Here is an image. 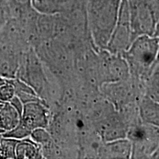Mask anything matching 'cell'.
Segmentation results:
<instances>
[{
    "instance_id": "cell-7",
    "label": "cell",
    "mask_w": 159,
    "mask_h": 159,
    "mask_svg": "<svg viewBox=\"0 0 159 159\" xmlns=\"http://www.w3.org/2000/svg\"><path fill=\"white\" fill-rule=\"evenodd\" d=\"M86 0H30L32 8L40 14H63L85 5Z\"/></svg>"
},
{
    "instance_id": "cell-10",
    "label": "cell",
    "mask_w": 159,
    "mask_h": 159,
    "mask_svg": "<svg viewBox=\"0 0 159 159\" xmlns=\"http://www.w3.org/2000/svg\"><path fill=\"white\" fill-rule=\"evenodd\" d=\"M21 114L11 102H0V135L14 129L19 125Z\"/></svg>"
},
{
    "instance_id": "cell-6",
    "label": "cell",
    "mask_w": 159,
    "mask_h": 159,
    "mask_svg": "<svg viewBox=\"0 0 159 159\" xmlns=\"http://www.w3.org/2000/svg\"><path fill=\"white\" fill-rule=\"evenodd\" d=\"M132 41L128 1L122 0L118 19L105 50L110 54L121 55L128 49Z\"/></svg>"
},
{
    "instance_id": "cell-4",
    "label": "cell",
    "mask_w": 159,
    "mask_h": 159,
    "mask_svg": "<svg viewBox=\"0 0 159 159\" xmlns=\"http://www.w3.org/2000/svg\"><path fill=\"white\" fill-rule=\"evenodd\" d=\"M49 121V111L43 101L27 102L23 105L19 125L7 133V136L18 140L27 138L35 129L47 128Z\"/></svg>"
},
{
    "instance_id": "cell-3",
    "label": "cell",
    "mask_w": 159,
    "mask_h": 159,
    "mask_svg": "<svg viewBox=\"0 0 159 159\" xmlns=\"http://www.w3.org/2000/svg\"><path fill=\"white\" fill-rule=\"evenodd\" d=\"M133 40L142 35L158 36V6L144 0H128Z\"/></svg>"
},
{
    "instance_id": "cell-9",
    "label": "cell",
    "mask_w": 159,
    "mask_h": 159,
    "mask_svg": "<svg viewBox=\"0 0 159 159\" xmlns=\"http://www.w3.org/2000/svg\"><path fill=\"white\" fill-rule=\"evenodd\" d=\"M132 144L128 139H119L105 142L99 150V158H130Z\"/></svg>"
},
{
    "instance_id": "cell-8",
    "label": "cell",
    "mask_w": 159,
    "mask_h": 159,
    "mask_svg": "<svg viewBox=\"0 0 159 159\" xmlns=\"http://www.w3.org/2000/svg\"><path fill=\"white\" fill-rule=\"evenodd\" d=\"M128 130L125 122L116 115L101 118L100 122L97 124V131L105 142L126 138Z\"/></svg>"
},
{
    "instance_id": "cell-11",
    "label": "cell",
    "mask_w": 159,
    "mask_h": 159,
    "mask_svg": "<svg viewBox=\"0 0 159 159\" xmlns=\"http://www.w3.org/2000/svg\"><path fill=\"white\" fill-rule=\"evenodd\" d=\"M139 114L144 123L158 127V102L144 96L139 103Z\"/></svg>"
},
{
    "instance_id": "cell-1",
    "label": "cell",
    "mask_w": 159,
    "mask_h": 159,
    "mask_svg": "<svg viewBox=\"0 0 159 159\" xmlns=\"http://www.w3.org/2000/svg\"><path fill=\"white\" fill-rule=\"evenodd\" d=\"M122 0H86L85 12L91 41L105 50L118 19Z\"/></svg>"
},
{
    "instance_id": "cell-2",
    "label": "cell",
    "mask_w": 159,
    "mask_h": 159,
    "mask_svg": "<svg viewBox=\"0 0 159 159\" xmlns=\"http://www.w3.org/2000/svg\"><path fill=\"white\" fill-rule=\"evenodd\" d=\"M158 37L142 35L133 40L121 56L128 64L129 71L136 80H146L158 63Z\"/></svg>"
},
{
    "instance_id": "cell-12",
    "label": "cell",
    "mask_w": 159,
    "mask_h": 159,
    "mask_svg": "<svg viewBox=\"0 0 159 159\" xmlns=\"http://www.w3.org/2000/svg\"><path fill=\"white\" fill-rule=\"evenodd\" d=\"M16 158H42L41 146L30 137L18 141L15 150Z\"/></svg>"
},
{
    "instance_id": "cell-16",
    "label": "cell",
    "mask_w": 159,
    "mask_h": 159,
    "mask_svg": "<svg viewBox=\"0 0 159 159\" xmlns=\"http://www.w3.org/2000/svg\"><path fill=\"white\" fill-rule=\"evenodd\" d=\"M7 79H5L4 78V77H2V76H0V85H2V84H4L6 81H7Z\"/></svg>"
},
{
    "instance_id": "cell-14",
    "label": "cell",
    "mask_w": 159,
    "mask_h": 159,
    "mask_svg": "<svg viewBox=\"0 0 159 159\" xmlns=\"http://www.w3.org/2000/svg\"><path fill=\"white\" fill-rule=\"evenodd\" d=\"M30 138L41 146L49 144L52 139L50 134L46 130V128L35 129L34 130L32 131Z\"/></svg>"
},
{
    "instance_id": "cell-13",
    "label": "cell",
    "mask_w": 159,
    "mask_h": 159,
    "mask_svg": "<svg viewBox=\"0 0 159 159\" xmlns=\"http://www.w3.org/2000/svg\"><path fill=\"white\" fill-rule=\"evenodd\" d=\"M18 139L1 136L0 137V158H16L15 150Z\"/></svg>"
},
{
    "instance_id": "cell-15",
    "label": "cell",
    "mask_w": 159,
    "mask_h": 159,
    "mask_svg": "<svg viewBox=\"0 0 159 159\" xmlns=\"http://www.w3.org/2000/svg\"><path fill=\"white\" fill-rule=\"evenodd\" d=\"M15 95L14 86L10 79H7L4 84L0 85V101L9 102Z\"/></svg>"
},
{
    "instance_id": "cell-5",
    "label": "cell",
    "mask_w": 159,
    "mask_h": 159,
    "mask_svg": "<svg viewBox=\"0 0 159 159\" xmlns=\"http://www.w3.org/2000/svg\"><path fill=\"white\" fill-rule=\"evenodd\" d=\"M126 137L132 144L130 158H151L158 152V126L147 123L133 125Z\"/></svg>"
}]
</instances>
